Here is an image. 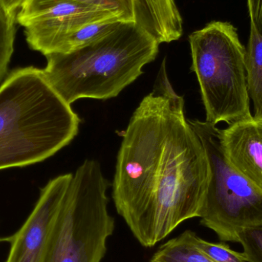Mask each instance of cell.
<instances>
[{
    "label": "cell",
    "mask_w": 262,
    "mask_h": 262,
    "mask_svg": "<svg viewBox=\"0 0 262 262\" xmlns=\"http://www.w3.org/2000/svg\"><path fill=\"white\" fill-rule=\"evenodd\" d=\"M172 87L164 58L152 92L131 117L117 157L112 198L136 239L152 248L199 217L209 165Z\"/></svg>",
    "instance_id": "1"
},
{
    "label": "cell",
    "mask_w": 262,
    "mask_h": 262,
    "mask_svg": "<svg viewBox=\"0 0 262 262\" xmlns=\"http://www.w3.org/2000/svg\"><path fill=\"white\" fill-rule=\"evenodd\" d=\"M79 117L42 69H15L0 85V170L47 160L78 135Z\"/></svg>",
    "instance_id": "2"
},
{
    "label": "cell",
    "mask_w": 262,
    "mask_h": 262,
    "mask_svg": "<svg viewBox=\"0 0 262 262\" xmlns=\"http://www.w3.org/2000/svg\"><path fill=\"white\" fill-rule=\"evenodd\" d=\"M159 43L135 21H120L108 33L67 53L46 55L52 89L72 105L82 98H115L157 58Z\"/></svg>",
    "instance_id": "3"
},
{
    "label": "cell",
    "mask_w": 262,
    "mask_h": 262,
    "mask_svg": "<svg viewBox=\"0 0 262 262\" xmlns=\"http://www.w3.org/2000/svg\"><path fill=\"white\" fill-rule=\"evenodd\" d=\"M192 69L200 84L206 121L229 125L250 119L246 79V49L238 29L229 21H213L189 37Z\"/></svg>",
    "instance_id": "4"
},
{
    "label": "cell",
    "mask_w": 262,
    "mask_h": 262,
    "mask_svg": "<svg viewBox=\"0 0 262 262\" xmlns=\"http://www.w3.org/2000/svg\"><path fill=\"white\" fill-rule=\"evenodd\" d=\"M99 162L87 160L72 176L43 262H101L115 219Z\"/></svg>",
    "instance_id": "5"
},
{
    "label": "cell",
    "mask_w": 262,
    "mask_h": 262,
    "mask_svg": "<svg viewBox=\"0 0 262 262\" xmlns=\"http://www.w3.org/2000/svg\"><path fill=\"white\" fill-rule=\"evenodd\" d=\"M188 121L203 143L209 165L200 223L213 231L220 241L238 243L243 229L262 226V190L228 160L216 125Z\"/></svg>",
    "instance_id": "6"
},
{
    "label": "cell",
    "mask_w": 262,
    "mask_h": 262,
    "mask_svg": "<svg viewBox=\"0 0 262 262\" xmlns=\"http://www.w3.org/2000/svg\"><path fill=\"white\" fill-rule=\"evenodd\" d=\"M115 17L81 0H26L16 20L25 28L29 47L46 56L57 53L64 39L80 28Z\"/></svg>",
    "instance_id": "7"
},
{
    "label": "cell",
    "mask_w": 262,
    "mask_h": 262,
    "mask_svg": "<svg viewBox=\"0 0 262 262\" xmlns=\"http://www.w3.org/2000/svg\"><path fill=\"white\" fill-rule=\"evenodd\" d=\"M72 176H58L41 189L39 198L24 224L13 235L3 239L10 243L6 262L44 261Z\"/></svg>",
    "instance_id": "8"
},
{
    "label": "cell",
    "mask_w": 262,
    "mask_h": 262,
    "mask_svg": "<svg viewBox=\"0 0 262 262\" xmlns=\"http://www.w3.org/2000/svg\"><path fill=\"white\" fill-rule=\"evenodd\" d=\"M220 137L228 160L262 190V118L229 125Z\"/></svg>",
    "instance_id": "9"
},
{
    "label": "cell",
    "mask_w": 262,
    "mask_h": 262,
    "mask_svg": "<svg viewBox=\"0 0 262 262\" xmlns=\"http://www.w3.org/2000/svg\"><path fill=\"white\" fill-rule=\"evenodd\" d=\"M135 23L160 43L183 35V20L175 0H134Z\"/></svg>",
    "instance_id": "10"
},
{
    "label": "cell",
    "mask_w": 262,
    "mask_h": 262,
    "mask_svg": "<svg viewBox=\"0 0 262 262\" xmlns=\"http://www.w3.org/2000/svg\"><path fill=\"white\" fill-rule=\"evenodd\" d=\"M246 79L254 118H262V33L250 20V34L246 47Z\"/></svg>",
    "instance_id": "11"
},
{
    "label": "cell",
    "mask_w": 262,
    "mask_h": 262,
    "mask_svg": "<svg viewBox=\"0 0 262 262\" xmlns=\"http://www.w3.org/2000/svg\"><path fill=\"white\" fill-rule=\"evenodd\" d=\"M195 234L186 230L166 242L159 247L149 262H215L195 246Z\"/></svg>",
    "instance_id": "12"
},
{
    "label": "cell",
    "mask_w": 262,
    "mask_h": 262,
    "mask_svg": "<svg viewBox=\"0 0 262 262\" xmlns=\"http://www.w3.org/2000/svg\"><path fill=\"white\" fill-rule=\"evenodd\" d=\"M120 21L122 20L115 17L85 25L68 36L57 53H67L90 44L111 32Z\"/></svg>",
    "instance_id": "13"
},
{
    "label": "cell",
    "mask_w": 262,
    "mask_h": 262,
    "mask_svg": "<svg viewBox=\"0 0 262 262\" xmlns=\"http://www.w3.org/2000/svg\"><path fill=\"white\" fill-rule=\"evenodd\" d=\"M16 15L0 2V82L5 79L14 50Z\"/></svg>",
    "instance_id": "14"
},
{
    "label": "cell",
    "mask_w": 262,
    "mask_h": 262,
    "mask_svg": "<svg viewBox=\"0 0 262 262\" xmlns=\"http://www.w3.org/2000/svg\"><path fill=\"white\" fill-rule=\"evenodd\" d=\"M194 243L203 253L215 262H247L244 252L232 250L224 243H212L194 235Z\"/></svg>",
    "instance_id": "15"
},
{
    "label": "cell",
    "mask_w": 262,
    "mask_h": 262,
    "mask_svg": "<svg viewBox=\"0 0 262 262\" xmlns=\"http://www.w3.org/2000/svg\"><path fill=\"white\" fill-rule=\"evenodd\" d=\"M247 262H262V226L243 229L238 235Z\"/></svg>",
    "instance_id": "16"
},
{
    "label": "cell",
    "mask_w": 262,
    "mask_h": 262,
    "mask_svg": "<svg viewBox=\"0 0 262 262\" xmlns=\"http://www.w3.org/2000/svg\"><path fill=\"white\" fill-rule=\"evenodd\" d=\"M112 12L122 21H135L134 0H81Z\"/></svg>",
    "instance_id": "17"
},
{
    "label": "cell",
    "mask_w": 262,
    "mask_h": 262,
    "mask_svg": "<svg viewBox=\"0 0 262 262\" xmlns=\"http://www.w3.org/2000/svg\"><path fill=\"white\" fill-rule=\"evenodd\" d=\"M249 17L262 33V0H247Z\"/></svg>",
    "instance_id": "18"
},
{
    "label": "cell",
    "mask_w": 262,
    "mask_h": 262,
    "mask_svg": "<svg viewBox=\"0 0 262 262\" xmlns=\"http://www.w3.org/2000/svg\"><path fill=\"white\" fill-rule=\"evenodd\" d=\"M0 2L8 11L15 13L18 9H21L26 0H0Z\"/></svg>",
    "instance_id": "19"
},
{
    "label": "cell",
    "mask_w": 262,
    "mask_h": 262,
    "mask_svg": "<svg viewBox=\"0 0 262 262\" xmlns=\"http://www.w3.org/2000/svg\"><path fill=\"white\" fill-rule=\"evenodd\" d=\"M1 241H2V239H0V242H1Z\"/></svg>",
    "instance_id": "20"
}]
</instances>
